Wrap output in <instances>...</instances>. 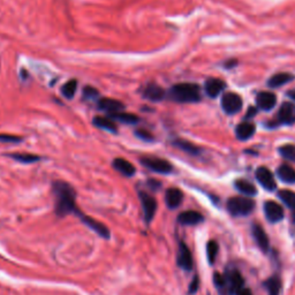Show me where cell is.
Wrapping results in <instances>:
<instances>
[{
	"instance_id": "22",
	"label": "cell",
	"mask_w": 295,
	"mask_h": 295,
	"mask_svg": "<svg viewBox=\"0 0 295 295\" xmlns=\"http://www.w3.org/2000/svg\"><path fill=\"white\" fill-rule=\"evenodd\" d=\"M277 175L282 182L295 184V170L292 166L287 165V164L279 166V169L277 170Z\"/></svg>"
},
{
	"instance_id": "1",
	"label": "cell",
	"mask_w": 295,
	"mask_h": 295,
	"mask_svg": "<svg viewBox=\"0 0 295 295\" xmlns=\"http://www.w3.org/2000/svg\"><path fill=\"white\" fill-rule=\"evenodd\" d=\"M53 194L55 198L54 211L58 217L76 215V192L69 184L64 181L53 182Z\"/></svg>"
},
{
	"instance_id": "8",
	"label": "cell",
	"mask_w": 295,
	"mask_h": 295,
	"mask_svg": "<svg viewBox=\"0 0 295 295\" xmlns=\"http://www.w3.org/2000/svg\"><path fill=\"white\" fill-rule=\"evenodd\" d=\"M242 98L238 94L234 92H227L223 96L222 98V107L227 114H235L241 110L242 107Z\"/></svg>"
},
{
	"instance_id": "9",
	"label": "cell",
	"mask_w": 295,
	"mask_h": 295,
	"mask_svg": "<svg viewBox=\"0 0 295 295\" xmlns=\"http://www.w3.org/2000/svg\"><path fill=\"white\" fill-rule=\"evenodd\" d=\"M176 264H178V266L180 269L185 270V271H191V270L192 269V265H194L191 251L184 241H181L179 243L178 256H176Z\"/></svg>"
},
{
	"instance_id": "5",
	"label": "cell",
	"mask_w": 295,
	"mask_h": 295,
	"mask_svg": "<svg viewBox=\"0 0 295 295\" xmlns=\"http://www.w3.org/2000/svg\"><path fill=\"white\" fill-rule=\"evenodd\" d=\"M139 201H141L142 209H143V216L144 222L147 225H149L154 219L155 215L157 211V201L152 195L148 194L147 191H139Z\"/></svg>"
},
{
	"instance_id": "6",
	"label": "cell",
	"mask_w": 295,
	"mask_h": 295,
	"mask_svg": "<svg viewBox=\"0 0 295 295\" xmlns=\"http://www.w3.org/2000/svg\"><path fill=\"white\" fill-rule=\"evenodd\" d=\"M75 216L79 217L81 222L85 224L86 226H88L90 229H92L95 233H97L99 237H102L103 239H106V240L110 239V237H111L110 229H108L107 226H105L104 224H102L101 222H98V220L91 218V217L85 215V213H83L81 210L77 211V213Z\"/></svg>"
},
{
	"instance_id": "25",
	"label": "cell",
	"mask_w": 295,
	"mask_h": 295,
	"mask_svg": "<svg viewBox=\"0 0 295 295\" xmlns=\"http://www.w3.org/2000/svg\"><path fill=\"white\" fill-rule=\"evenodd\" d=\"M234 186L241 194L246 195V196H254V195L257 194V189L255 186L251 184V182L247 181V180L239 179L235 181Z\"/></svg>"
},
{
	"instance_id": "20",
	"label": "cell",
	"mask_w": 295,
	"mask_h": 295,
	"mask_svg": "<svg viewBox=\"0 0 295 295\" xmlns=\"http://www.w3.org/2000/svg\"><path fill=\"white\" fill-rule=\"evenodd\" d=\"M112 165H113L114 170H117L118 172L127 176V178L133 176L136 172L134 165H133L130 161L125 159V158H116V159L113 160V163H112Z\"/></svg>"
},
{
	"instance_id": "13",
	"label": "cell",
	"mask_w": 295,
	"mask_h": 295,
	"mask_svg": "<svg viewBox=\"0 0 295 295\" xmlns=\"http://www.w3.org/2000/svg\"><path fill=\"white\" fill-rule=\"evenodd\" d=\"M278 121L285 125H293L295 122V105L284 103L278 111Z\"/></svg>"
},
{
	"instance_id": "11",
	"label": "cell",
	"mask_w": 295,
	"mask_h": 295,
	"mask_svg": "<svg viewBox=\"0 0 295 295\" xmlns=\"http://www.w3.org/2000/svg\"><path fill=\"white\" fill-rule=\"evenodd\" d=\"M264 213L270 223H279L285 216L282 207L273 201H268L264 203Z\"/></svg>"
},
{
	"instance_id": "23",
	"label": "cell",
	"mask_w": 295,
	"mask_h": 295,
	"mask_svg": "<svg viewBox=\"0 0 295 295\" xmlns=\"http://www.w3.org/2000/svg\"><path fill=\"white\" fill-rule=\"evenodd\" d=\"M92 123L98 128L107 130V132L111 133H117L118 132V127L116 123L112 121L111 118H106V117H95L94 120H92Z\"/></svg>"
},
{
	"instance_id": "43",
	"label": "cell",
	"mask_w": 295,
	"mask_h": 295,
	"mask_svg": "<svg viewBox=\"0 0 295 295\" xmlns=\"http://www.w3.org/2000/svg\"><path fill=\"white\" fill-rule=\"evenodd\" d=\"M288 96H290V97H291L292 99H294V101H295V90H294V91H290V92H288Z\"/></svg>"
},
{
	"instance_id": "34",
	"label": "cell",
	"mask_w": 295,
	"mask_h": 295,
	"mask_svg": "<svg viewBox=\"0 0 295 295\" xmlns=\"http://www.w3.org/2000/svg\"><path fill=\"white\" fill-rule=\"evenodd\" d=\"M279 152L285 159L294 161L295 163V145L293 144H285L282 147L279 148Z\"/></svg>"
},
{
	"instance_id": "37",
	"label": "cell",
	"mask_w": 295,
	"mask_h": 295,
	"mask_svg": "<svg viewBox=\"0 0 295 295\" xmlns=\"http://www.w3.org/2000/svg\"><path fill=\"white\" fill-rule=\"evenodd\" d=\"M135 135L138 136V138H139L141 139H143V141H147V142H151L154 141V136H152V134L150 132H148L147 129H138L135 130Z\"/></svg>"
},
{
	"instance_id": "4",
	"label": "cell",
	"mask_w": 295,
	"mask_h": 295,
	"mask_svg": "<svg viewBox=\"0 0 295 295\" xmlns=\"http://www.w3.org/2000/svg\"><path fill=\"white\" fill-rule=\"evenodd\" d=\"M141 164L147 169L154 171V172L159 173V174H169L172 172L173 166L163 158H158L155 156H144L141 157Z\"/></svg>"
},
{
	"instance_id": "2",
	"label": "cell",
	"mask_w": 295,
	"mask_h": 295,
	"mask_svg": "<svg viewBox=\"0 0 295 295\" xmlns=\"http://www.w3.org/2000/svg\"><path fill=\"white\" fill-rule=\"evenodd\" d=\"M170 97L178 103H195L201 99V89L195 83H178L171 88Z\"/></svg>"
},
{
	"instance_id": "36",
	"label": "cell",
	"mask_w": 295,
	"mask_h": 295,
	"mask_svg": "<svg viewBox=\"0 0 295 295\" xmlns=\"http://www.w3.org/2000/svg\"><path fill=\"white\" fill-rule=\"evenodd\" d=\"M98 95H99L98 90L95 89L94 87L87 86L85 87V89H83V97L87 99H95L97 98Z\"/></svg>"
},
{
	"instance_id": "19",
	"label": "cell",
	"mask_w": 295,
	"mask_h": 295,
	"mask_svg": "<svg viewBox=\"0 0 295 295\" xmlns=\"http://www.w3.org/2000/svg\"><path fill=\"white\" fill-rule=\"evenodd\" d=\"M226 88V83L220 79H212L207 80L206 85H204V90H206L207 95L211 98H216L224 89Z\"/></svg>"
},
{
	"instance_id": "17",
	"label": "cell",
	"mask_w": 295,
	"mask_h": 295,
	"mask_svg": "<svg viewBox=\"0 0 295 295\" xmlns=\"http://www.w3.org/2000/svg\"><path fill=\"white\" fill-rule=\"evenodd\" d=\"M204 220V217L197 211H184L178 216V223L185 226H194L198 225Z\"/></svg>"
},
{
	"instance_id": "16",
	"label": "cell",
	"mask_w": 295,
	"mask_h": 295,
	"mask_svg": "<svg viewBox=\"0 0 295 295\" xmlns=\"http://www.w3.org/2000/svg\"><path fill=\"white\" fill-rule=\"evenodd\" d=\"M184 201V192L178 188H169L165 192V202L169 209L174 210L181 206Z\"/></svg>"
},
{
	"instance_id": "39",
	"label": "cell",
	"mask_w": 295,
	"mask_h": 295,
	"mask_svg": "<svg viewBox=\"0 0 295 295\" xmlns=\"http://www.w3.org/2000/svg\"><path fill=\"white\" fill-rule=\"evenodd\" d=\"M148 186L149 188L152 189V191H157V189L160 188V182L157 181V180H154V179H150L148 181Z\"/></svg>"
},
{
	"instance_id": "27",
	"label": "cell",
	"mask_w": 295,
	"mask_h": 295,
	"mask_svg": "<svg viewBox=\"0 0 295 295\" xmlns=\"http://www.w3.org/2000/svg\"><path fill=\"white\" fill-rule=\"evenodd\" d=\"M111 119H116L120 122L123 123H128V125H135L139 121V118L136 116V114L133 113H126V112H118V113H113V114H108Z\"/></svg>"
},
{
	"instance_id": "35",
	"label": "cell",
	"mask_w": 295,
	"mask_h": 295,
	"mask_svg": "<svg viewBox=\"0 0 295 295\" xmlns=\"http://www.w3.org/2000/svg\"><path fill=\"white\" fill-rule=\"evenodd\" d=\"M22 141V138L9 134H0V142L1 143H20Z\"/></svg>"
},
{
	"instance_id": "28",
	"label": "cell",
	"mask_w": 295,
	"mask_h": 295,
	"mask_svg": "<svg viewBox=\"0 0 295 295\" xmlns=\"http://www.w3.org/2000/svg\"><path fill=\"white\" fill-rule=\"evenodd\" d=\"M173 144H174L176 148L181 149L182 151L187 152V154H189V155L200 154V149H198L195 144H192L191 142L186 141V139H175V141H173Z\"/></svg>"
},
{
	"instance_id": "32",
	"label": "cell",
	"mask_w": 295,
	"mask_h": 295,
	"mask_svg": "<svg viewBox=\"0 0 295 295\" xmlns=\"http://www.w3.org/2000/svg\"><path fill=\"white\" fill-rule=\"evenodd\" d=\"M77 89V81L76 80H69L68 82L61 87V94L65 98L72 99L75 95Z\"/></svg>"
},
{
	"instance_id": "18",
	"label": "cell",
	"mask_w": 295,
	"mask_h": 295,
	"mask_svg": "<svg viewBox=\"0 0 295 295\" xmlns=\"http://www.w3.org/2000/svg\"><path fill=\"white\" fill-rule=\"evenodd\" d=\"M143 96L151 102H160L165 98V90L156 83H149L143 90Z\"/></svg>"
},
{
	"instance_id": "15",
	"label": "cell",
	"mask_w": 295,
	"mask_h": 295,
	"mask_svg": "<svg viewBox=\"0 0 295 295\" xmlns=\"http://www.w3.org/2000/svg\"><path fill=\"white\" fill-rule=\"evenodd\" d=\"M277 103V97L275 94L269 91H262L257 95L256 104L259 108L264 111H270L276 106Z\"/></svg>"
},
{
	"instance_id": "30",
	"label": "cell",
	"mask_w": 295,
	"mask_h": 295,
	"mask_svg": "<svg viewBox=\"0 0 295 295\" xmlns=\"http://www.w3.org/2000/svg\"><path fill=\"white\" fill-rule=\"evenodd\" d=\"M213 284H215L217 291L219 292L220 295H228L227 282H226L225 275H220V273L216 272L213 275Z\"/></svg>"
},
{
	"instance_id": "10",
	"label": "cell",
	"mask_w": 295,
	"mask_h": 295,
	"mask_svg": "<svg viewBox=\"0 0 295 295\" xmlns=\"http://www.w3.org/2000/svg\"><path fill=\"white\" fill-rule=\"evenodd\" d=\"M256 179L260 184V186H262L263 188H265L266 191H273L277 189V182H276L275 176H273L272 172L268 167H259V169L256 170Z\"/></svg>"
},
{
	"instance_id": "41",
	"label": "cell",
	"mask_w": 295,
	"mask_h": 295,
	"mask_svg": "<svg viewBox=\"0 0 295 295\" xmlns=\"http://www.w3.org/2000/svg\"><path fill=\"white\" fill-rule=\"evenodd\" d=\"M237 295H253L250 290H248V288H243V290H241Z\"/></svg>"
},
{
	"instance_id": "3",
	"label": "cell",
	"mask_w": 295,
	"mask_h": 295,
	"mask_svg": "<svg viewBox=\"0 0 295 295\" xmlns=\"http://www.w3.org/2000/svg\"><path fill=\"white\" fill-rule=\"evenodd\" d=\"M255 208V202L249 197L235 196L227 201V210L232 216L243 217L251 213Z\"/></svg>"
},
{
	"instance_id": "14",
	"label": "cell",
	"mask_w": 295,
	"mask_h": 295,
	"mask_svg": "<svg viewBox=\"0 0 295 295\" xmlns=\"http://www.w3.org/2000/svg\"><path fill=\"white\" fill-rule=\"evenodd\" d=\"M97 106L99 110L106 112L107 114L118 113V112L123 111V108H125V105L121 103V102L112 98H101L98 101Z\"/></svg>"
},
{
	"instance_id": "21",
	"label": "cell",
	"mask_w": 295,
	"mask_h": 295,
	"mask_svg": "<svg viewBox=\"0 0 295 295\" xmlns=\"http://www.w3.org/2000/svg\"><path fill=\"white\" fill-rule=\"evenodd\" d=\"M255 125L253 122H249V121H244V122L239 123L237 129H235V134H237V138L239 139H248L250 138H253V135L255 134Z\"/></svg>"
},
{
	"instance_id": "33",
	"label": "cell",
	"mask_w": 295,
	"mask_h": 295,
	"mask_svg": "<svg viewBox=\"0 0 295 295\" xmlns=\"http://www.w3.org/2000/svg\"><path fill=\"white\" fill-rule=\"evenodd\" d=\"M218 251H219V244L217 243L215 240L209 241V243H208V246H207V255H208V260H209L210 264L215 263Z\"/></svg>"
},
{
	"instance_id": "42",
	"label": "cell",
	"mask_w": 295,
	"mask_h": 295,
	"mask_svg": "<svg viewBox=\"0 0 295 295\" xmlns=\"http://www.w3.org/2000/svg\"><path fill=\"white\" fill-rule=\"evenodd\" d=\"M234 65H237V61H228V64H226V67H227V68L233 67Z\"/></svg>"
},
{
	"instance_id": "31",
	"label": "cell",
	"mask_w": 295,
	"mask_h": 295,
	"mask_svg": "<svg viewBox=\"0 0 295 295\" xmlns=\"http://www.w3.org/2000/svg\"><path fill=\"white\" fill-rule=\"evenodd\" d=\"M9 157L13 158L18 163H23V164H33L36 163V161H38L40 159L39 156H37V155H32V154H12L9 155Z\"/></svg>"
},
{
	"instance_id": "29",
	"label": "cell",
	"mask_w": 295,
	"mask_h": 295,
	"mask_svg": "<svg viewBox=\"0 0 295 295\" xmlns=\"http://www.w3.org/2000/svg\"><path fill=\"white\" fill-rule=\"evenodd\" d=\"M278 197L280 198L282 203L285 206L290 208L293 211H295V192L292 191H287V189H282V191H278Z\"/></svg>"
},
{
	"instance_id": "40",
	"label": "cell",
	"mask_w": 295,
	"mask_h": 295,
	"mask_svg": "<svg viewBox=\"0 0 295 295\" xmlns=\"http://www.w3.org/2000/svg\"><path fill=\"white\" fill-rule=\"evenodd\" d=\"M256 112H257L256 107H249V110L247 111V114H246L247 119H249V118H253L256 114Z\"/></svg>"
},
{
	"instance_id": "24",
	"label": "cell",
	"mask_w": 295,
	"mask_h": 295,
	"mask_svg": "<svg viewBox=\"0 0 295 295\" xmlns=\"http://www.w3.org/2000/svg\"><path fill=\"white\" fill-rule=\"evenodd\" d=\"M294 79V76L290 73H278L273 75L271 79L269 80L268 86L270 88H279V87L286 85V83L291 82Z\"/></svg>"
},
{
	"instance_id": "38",
	"label": "cell",
	"mask_w": 295,
	"mask_h": 295,
	"mask_svg": "<svg viewBox=\"0 0 295 295\" xmlns=\"http://www.w3.org/2000/svg\"><path fill=\"white\" fill-rule=\"evenodd\" d=\"M198 285H200V279H198L197 276H195L191 284H189L188 293L191 295H194L195 293H196V292L198 291Z\"/></svg>"
},
{
	"instance_id": "12",
	"label": "cell",
	"mask_w": 295,
	"mask_h": 295,
	"mask_svg": "<svg viewBox=\"0 0 295 295\" xmlns=\"http://www.w3.org/2000/svg\"><path fill=\"white\" fill-rule=\"evenodd\" d=\"M251 234H253L254 240H255L257 246H259L264 253H268L270 248V241L269 237L266 235V233L262 226L259 225V224H254V225L251 226Z\"/></svg>"
},
{
	"instance_id": "26",
	"label": "cell",
	"mask_w": 295,
	"mask_h": 295,
	"mask_svg": "<svg viewBox=\"0 0 295 295\" xmlns=\"http://www.w3.org/2000/svg\"><path fill=\"white\" fill-rule=\"evenodd\" d=\"M264 287L269 295H279L281 291V280L278 276H272L268 280L264 281Z\"/></svg>"
},
{
	"instance_id": "7",
	"label": "cell",
	"mask_w": 295,
	"mask_h": 295,
	"mask_svg": "<svg viewBox=\"0 0 295 295\" xmlns=\"http://www.w3.org/2000/svg\"><path fill=\"white\" fill-rule=\"evenodd\" d=\"M226 282H227L228 295H237L241 290H243L244 279L238 270H231L225 273Z\"/></svg>"
}]
</instances>
